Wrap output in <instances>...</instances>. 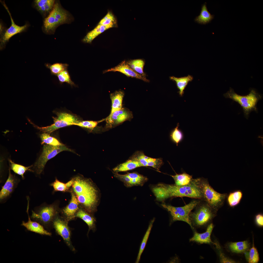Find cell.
<instances>
[{
  "mask_svg": "<svg viewBox=\"0 0 263 263\" xmlns=\"http://www.w3.org/2000/svg\"><path fill=\"white\" fill-rule=\"evenodd\" d=\"M115 22V19L114 15L112 12L109 11L106 15L100 21L98 24L105 25Z\"/></svg>",
  "mask_w": 263,
  "mask_h": 263,
  "instance_id": "cell-38",
  "label": "cell"
},
{
  "mask_svg": "<svg viewBox=\"0 0 263 263\" xmlns=\"http://www.w3.org/2000/svg\"><path fill=\"white\" fill-rule=\"evenodd\" d=\"M55 1L54 0H35L34 6L37 9L44 15L49 14L54 6Z\"/></svg>",
  "mask_w": 263,
  "mask_h": 263,
  "instance_id": "cell-20",
  "label": "cell"
},
{
  "mask_svg": "<svg viewBox=\"0 0 263 263\" xmlns=\"http://www.w3.org/2000/svg\"><path fill=\"white\" fill-rule=\"evenodd\" d=\"M92 214L83 208H80L75 216V217L82 219L87 225L88 227L87 235L91 230L94 232L96 230V219Z\"/></svg>",
  "mask_w": 263,
  "mask_h": 263,
  "instance_id": "cell-19",
  "label": "cell"
},
{
  "mask_svg": "<svg viewBox=\"0 0 263 263\" xmlns=\"http://www.w3.org/2000/svg\"><path fill=\"white\" fill-rule=\"evenodd\" d=\"M179 125L178 123L176 127L171 133L170 137L171 140L175 143L177 146L183 140L184 135L182 131L178 129Z\"/></svg>",
  "mask_w": 263,
  "mask_h": 263,
  "instance_id": "cell-32",
  "label": "cell"
},
{
  "mask_svg": "<svg viewBox=\"0 0 263 263\" xmlns=\"http://www.w3.org/2000/svg\"><path fill=\"white\" fill-rule=\"evenodd\" d=\"M40 137L42 144L46 143L47 144L54 146H58L63 144L56 139L51 136L47 133H42L40 135Z\"/></svg>",
  "mask_w": 263,
  "mask_h": 263,
  "instance_id": "cell-30",
  "label": "cell"
},
{
  "mask_svg": "<svg viewBox=\"0 0 263 263\" xmlns=\"http://www.w3.org/2000/svg\"><path fill=\"white\" fill-rule=\"evenodd\" d=\"M173 178L175 185L178 186H181L189 184L191 182L192 177L185 172L180 174H176L174 175H170Z\"/></svg>",
  "mask_w": 263,
  "mask_h": 263,
  "instance_id": "cell-25",
  "label": "cell"
},
{
  "mask_svg": "<svg viewBox=\"0 0 263 263\" xmlns=\"http://www.w3.org/2000/svg\"><path fill=\"white\" fill-rule=\"evenodd\" d=\"M75 180V178H73L71 180L65 183L66 186L68 189L74 184Z\"/></svg>",
  "mask_w": 263,
  "mask_h": 263,
  "instance_id": "cell-45",
  "label": "cell"
},
{
  "mask_svg": "<svg viewBox=\"0 0 263 263\" xmlns=\"http://www.w3.org/2000/svg\"><path fill=\"white\" fill-rule=\"evenodd\" d=\"M99 122L85 121H79L75 125L91 130H93L97 125Z\"/></svg>",
  "mask_w": 263,
  "mask_h": 263,
  "instance_id": "cell-37",
  "label": "cell"
},
{
  "mask_svg": "<svg viewBox=\"0 0 263 263\" xmlns=\"http://www.w3.org/2000/svg\"><path fill=\"white\" fill-rule=\"evenodd\" d=\"M148 157L145 155L143 152L139 151L134 154L131 159L137 161L141 166H147V159Z\"/></svg>",
  "mask_w": 263,
  "mask_h": 263,
  "instance_id": "cell-34",
  "label": "cell"
},
{
  "mask_svg": "<svg viewBox=\"0 0 263 263\" xmlns=\"http://www.w3.org/2000/svg\"><path fill=\"white\" fill-rule=\"evenodd\" d=\"M170 79L174 81L176 83L178 88L179 90V94L182 96L184 93V90L189 82L193 79V77L188 75L180 77H177L174 76L170 77Z\"/></svg>",
  "mask_w": 263,
  "mask_h": 263,
  "instance_id": "cell-23",
  "label": "cell"
},
{
  "mask_svg": "<svg viewBox=\"0 0 263 263\" xmlns=\"http://www.w3.org/2000/svg\"><path fill=\"white\" fill-rule=\"evenodd\" d=\"M117 71L121 73L128 77L136 78L146 82L149 81L145 76L138 73L133 70L125 61L122 62L114 67L105 70L103 71V73L109 72Z\"/></svg>",
  "mask_w": 263,
  "mask_h": 263,
  "instance_id": "cell-15",
  "label": "cell"
},
{
  "mask_svg": "<svg viewBox=\"0 0 263 263\" xmlns=\"http://www.w3.org/2000/svg\"><path fill=\"white\" fill-rule=\"evenodd\" d=\"M259 255L256 249L253 246L250 250L248 254V262L249 263H256L259 260Z\"/></svg>",
  "mask_w": 263,
  "mask_h": 263,
  "instance_id": "cell-35",
  "label": "cell"
},
{
  "mask_svg": "<svg viewBox=\"0 0 263 263\" xmlns=\"http://www.w3.org/2000/svg\"><path fill=\"white\" fill-rule=\"evenodd\" d=\"M214 15H211L208 10L207 3L205 2L202 5L200 14L194 19L195 22L201 24H206L211 22L214 18Z\"/></svg>",
  "mask_w": 263,
  "mask_h": 263,
  "instance_id": "cell-22",
  "label": "cell"
},
{
  "mask_svg": "<svg viewBox=\"0 0 263 263\" xmlns=\"http://www.w3.org/2000/svg\"><path fill=\"white\" fill-rule=\"evenodd\" d=\"M127 63L130 67L135 71L145 76V75L143 71L145 63L143 60L140 59L131 60L127 62Z\"/></svg>",
  "mask_w": 263,
  "mask_h": 263,
  "instance_id": "cell-26",
  "label": "cell"
},
{
  "mask_svg": "<svg viewBox=\"0 0 263 263\" xmlns=\"http://www.w3.org/2000/svg\"><path fill=\"white\" fill-rule=\"evenodd\" d=\"M154 220L155 219L154 218L150 223L148 228L141 243L139 252L135 262L136 263H138L139 262L141 255L145 247Z\"/></svg>",
  "mask_w": 263,
  "mask_h": 263,
  "instance_id": "cell-28",
  "label": "cell"
},
{
  "mask_svg": "<svg viewBox=\"0 0 263 263\" xmlns=\"http://www.w3.org/2000/svg\"><path fill=\"white\" fill-rule=\"evenodd\" d=\"M126 174L131 179L133 178H143L146 177L136 172L128 173Z\"/></svg>",
  "mask_w": 263,
  "mask_h": 263,
  "instance_id": "cell-43",
  "label": "cell"
},
{
  "mask_svg": "<svg viewBox=\"0 0 263 263\" xmlns=\"http://www.w3.org/2000/svg\"><path fill=\"white\" fill-rule=\"evenodd\" d=\"M116 22L105 25H98L93 29L89 32L82 40L85 43H90L100 34L106 30L116 26Z\"/></svg>",
  "mask_w": 263,
  "mask_h": 263,
  "instance_id": "cell-18",
  "label": "cell"
},
{
  "mask_svg": "<svg viewBox=\"0 0 263 263\" xmlns=\"http://www.w3.org/2000/svg\"><path fill=\"white\" fill-rule=\"evenodd\" d=\"M200 199H196L191 201L188 204L181 207H175L171 205L162 204V206L167 210L171 217V222L181 221L188 224L194 230L189 219V215L191 211L200 202Z\"/></svg>",
  "mask_w": 263,
  "mask_h": 263,
  "instance_id": "cell-7",
  "label": "cell"
},
{
  "mask_svg": "<svg viewBox=\"0 0 263 263\" xmlns=\"http://www.w3.org/2000/svg\"><path fill=\"white\" fill-rule=\"evenodd\" d=\"M196 179L202 195L201 199L206 202L216 212L223 204L226 195L215 190L207 179L201 178Z\"/></svg>",
  "mask_w": 263,
  "mask_h": 263,
  "instance_id": "cell-3",
  "label": "cell"
},
{
  "mask_svg": "<svg viewBox=\"0 0 263 263\" xmlns=\"http://www.w3.org/2000/svg\"><path fill=\"white\" fill-rule=\"evenodd\" d=\"M140 167H141V166L138 162L131 159L120 164L114 168L113 170L115 172L125 171Z\"/></svg>",
  "mask_w": 263,
  "mask_h": 263,
  "instance_id": "cell-24",
  "label": "cell"
},
{
  "mask_svg": "<svg viewBox=\"0 0 263 263\" xmlns=\"http://www.w3.org/2000/svg\"><path fill=\"white\" fill-rule=\"evenodd\" d=\"M19 181V180L11 174L9 168L8 178L4 185L2 187L0 191V203L5 202L11 196L17 187Z\"/></svg>",
  "mask_w": 263,
  "mask_h": 263,
  "instance_id": "cell-12",
  "label": "cell"
},
{
  "mask_svg": "<svg viewBox=\"0 0 263 263\" xmlns=\"http://www.w3.org/2000/svg\"><path fill=\"white\" fill-rule=\"evenodd\" d=\"M54 123L45 127H39L29 121L34 126L44 133L49 134L59 128L67 126L75 125L79 121L74 115L66 113H60L57 114V117L54 119Z\"/></svg>",
  "mask_w": 263,
  "mask_h": 263,
  "instance_id": "cell-9",
  "label": "cell"
},
{
  "mask_svg": "<svg viewBox=\"0 0 263 263\" xmlns=\"http://www.w3.org/2000/svg\"><path fill=\"white\" fill-rule=\"evenodd\" d=\"M50 185L53 187L55 191L65 192L68 189L65 183L60 181L57 179Z\"/></svg>",
  "mask_w": 263,
  "mask_h": 263,
  "instance_id": "cell-39",
  "label": "cell"
},
{
  "mask_svg": "<svg viewBox=\"0 0 263 263\" xmlns=\"http://www.w3.org/2000/svg\"><path fill=\"white\" fill-rule=\"evenodd\" d=\"M223 96L225 98L230 99L240 104L242 108L244 117L247 119L248 118L252 111L257 112V103L262 98L261 95L252 88L250 89L249 94L243 96L238 94L233 88L230 87Z\"/></svg>",
  "mask_w": 263,
  "mask_h": 263,
  "instance_id": "cell-2",
  "label": "cell"
},
{
  "mask_svg": "<svg viewBox=\"0 0 263 263\" xmlns=\"http://www.w3.org/2000/svg\"><path fill=\"white\" fill-rule=\"evenodd\" d=\"M68 221L63 217L57 215L53 223V227L56 233L63 238L70 250L75 251L71 240V232L68 224Z\"/></svg>",
  "mask_w": 263,
  "mask_h": 263,
  "instance_id": "cell-10",
  "label": "cell"
},
{
  "mask_svg": "<svg viewBox=\"0 0 263 263\" xmlns=\"http://www.w3.org/2000/svg\"><path fill=\"white\" fill-rule=\"evenodd\" d=\"M242 197V193L239 191L230 193L228 198L229 205L231 207L237 205L239 203Z\"/></svg>",
  "mask_w": 263,
  "mask_h": 263,
  "instance_id": "cell-31",
  "label": "cell"
},
{
  "mask_svg": "<svg viewBox=\"0 0 263 263\" xmlns=\"http://www.w3.org/2000/svg\"><path fill=\"white\" fill-rule=\"evenodd\" d=\"M214 227L213 224L211 223L208 226L206 232L204 233H200L195 231L193 236L189 239V241L201 244L214 243L211 238V235Z\"/></svg>",
  "mask_w": 263,
  "mask_h": 263,
  "instance_id": "cell-17",
  "label": "cell"
},
{
  "mask_svg": "<svg viewBox=\"0 0 263 263\" xmlns=\"http://www.w3.org/2000/svg\"><path fill=\"white\" fill-rule=\"evenodd\" d=\"M60 83H66L71 86H75L74 83L71 80L67 69L65 70L58 74L56 76Z\"/></svg>",
  "mask_w": 263,
  "mask_h": 263,
  "instance_id": "cell-33",
  "label": "cell"
},
{
  "mask_svg": "<svg viewBox=\"0 0 263 263\" xmlns=\"http://www.w3.org/2000/svg\"><path fill=\"white\" fill-rule=\"evenodd\" d=\"M249 247V244L248 243L234 249L232 251L236 253H241L245 251Z\"/></svg>",
  "mask_w": 263,
  "mask_h": 263,
  "instance_id": "cell-41",
  "label": "cell"
},
{
  "mask_svg": "<svg viewBox=\"0 0 263 263\" xmlns=\"http://www.w3.org/2000/svg\"><path fill=\"white\" fill-rule=\"evenodd\" d=\"M27 206L26 212L28 214V220L27 222L23 221L21 225L25 227L28 230L42 235L50 236L51 233L46 230L44 226L39 223L31 220L29 214L30 198L28 196L27 197Z\"/></svg>",
  "mask_w": 263,
  "mask_h": 263,
  "instance_id": "cell-14",
  "label": "cell"
},
{
  "mask_svg": "<svg viewBox=\"0 0 263 263\" xmlns=\"http://www.w3.org/2000/svg\"><path fill=\"white\" fill-rule=\"evenodd\" d=\"M64 151L74 152L63 144L58 146L44 145L41 154L34 165L33 168L34 172L38 175H40L43 171L45 165L48 160L55 157L59 153Z\"/></svg>",
  "mask_w": 263,
  "mask_h": 263,
  "instance_id": "cell-8",
  "label": "cell"
},
{
  "mask_svg": "<svg viewBox=\"0 0 263 263\" xmlns=\"http://www.w3.org/2000/svg\"><path fill=\"white\" fill-rule=\"evenodd\" d=\"M190 214L189 219L193 227L200 228L208 225L215 216L216 212L206 202L200 199Z\"/></svg>",
  "mask_w": 263,
  "mask_h": 263,
  "instance_id": "cell-5",
  "label": "cell"
},
{
  "mask_svg": "<svg viewBox=\"0 0 263 263\" xmlns=\"http://www.w3.org/2000/svg\"><path fill=\"white\" fill-rule=\"evenodd\" d=\"M79 204L76 195L73 192H72L70 202L62 211L63 217L68 222L74 219L76 213L80 208Z\"/></svg>",
  "mask_w": 263,
  "mask_h": 263,
  "instance_id": "cell-16",
  "label": "cell"
},
{
  "mask_svg": "<svg viewBox=\"0 0 263 263\" xmlns=\"http://www.w3.org/2000/svg\"><path fill=\"white\" fill-rule=\"evenodd\" d=\"M45 66L50 70L52 75L56 76L63 71L67 69L69 65L67 64L57 63L52 64L46 63Z\"/></svg>",
  "mask_w": 263,
  "mask_h": 263,
  "instance_id": "cell-27",
  "label": "cell"
},
{
  "mask_svg": "<svg viewBox=\"0 0 263 263\" xmlns=\"http://www.w3.org/2000/svg\"><path fill=\"white\" fill-rule=\"evenodd\" d=\"M70 19L68 12L63 9L59 3L55 2L52 10L44 20V31L47 33H53L59 26L69 22Z\"/></svg>",
  "mask_w": 263,
  "mask_h": 263,
  "instance_id": "cell-4",
  "label": "cell"
},
{
  "mask_svg": "<svg viewBox=\"0 0 263 263\" xmlns=\"http://www.w3.org/2000/svg\"><path fill=\"white\" fill-rule=\"evenodd\" d=\"M2 3L9 15L11 24L10 27L7 29L1 35L0 39V50H2L5 47L6 44L12 37L24 31L28 27V25L27 24L22 26H19L16 25L14 22L10 12L4 2H3Z\"/></svg>",
  "mask_w": 263,
  "mask_h": 263,
  "instance_id": "cell-11",
  "label": "cell"
},
{
  "mask_svg": "<svg viewBox=\"0 0 263 263\" xmlns=\"http://www.w3.org/2000/svg\"><path fill=\"white\" fill-rule=\"evenodd\" d=\"M124 94L122 91H116L110 95L112 102L111 114L119 110L122 108V103Z\"/></svg>",
  "mask_w": 263,
  "mask_h": 263,
  "instance_id": "cell-21",
  "label": "cell"
},
{
  "mask_svg": "<svg viewBox=\"0 0 263 263\" xmlns=\"http://www.w3.org/2000/svg\"><path fill=\"white\" fill-rule=\"evenodd\" d=\"M159 190L161 196L167 199L172 197H187L201 199L202 195L196 179H192L188 184L181 186L161 184Z\"/></svg>",
  "mask_w": 263,
  "mask_h": 263,
  "instance_id": "cell-1",
  "label": "cell"
},
{
  "mask_svg": "<svg viewBox=\"0 0 263 263\" xmlns=\"http://www.w3.org/2000/svg\"><path fill=\"white\" fill-rule=\"evenodd\" d=\"M59 210L55 205H42L32 210L30 218L42 225L45 229L49 230L53 227V221L58 215Z\"/></svg>",
  "mask_w": 263,
  "mask_h": 263,
  "instance_id": "cell-6",
  "label": "cell"
},
{
  "mask_svg": "<svg viewBox=\"0 0 263 263\" xmlns=\"http://www.w3.org/2000/svg\"><path fill=\"white\" fill-rule=\"evenodd\" d=\"M248 243L247 241L231 243L229 244V247L232 251L234 249Z\"/></svg>",
  "mask_w": 263,
  "mask_h": 263,
  "instance_id": "cell-42",
  "label": "cell"
},
{
  "mask_svg": "<svg viewBox=\"0 0 263 263\" xmlns=\"http://www.w3.org/2000/svg\"><path fill=\"white\" fill-rule=\"evenodd\" d=\"M147 160V166L151 167L159 170L163 164V161L161 158H153L148 157Z\"/></svg>",
  "mask_w": 263,
  "mask_h": 263,
  "instance_id": "cell-36",
  "label": "cell"
},
{
  "mask_svg": "<svg viewBox=\"0 0 263 263\" xmlns=\"http://www.w3.org/2000/svg\"><path fill=\"white\" fill-rule=\"evenodd\" d=\"M9 162L10 163V169L15 173L20 175L23 179L24 178V175L26 171H32L30 168L33 166L26 167L16 164L11 160H9Z\"/></svg>",
  "mask_w": 263,
  "mask_h": 263,
  "instance_id": "cell-29",
  "label": "cell"
},
{
  "mask_svg": "<svg viewBox=\"0 0 263 263\" xmlns=\"http://www.w3.org/2000/svg\"><path fill=\"white\" fill-rule=\"evenodd\" d=\"M256 221L257 224L259 225L262 226L263 225V216L261 214H259L256 216Z\"/></svg>",
  "mask_w": 263,
  "mask_h": 263,
  "instance_id": "cell-44",
  "label": "cell"
},
{
  "mask_svg": "<svg viewBox=\"0 0 263 263\" xmlns=\"http://www.w3.org/2000/svg\"><path fill=\"white\" fill-rule=\"evenodd\" d=\"M132 113L128 110L122 108L110 114L106 119L107 124L110 126L117 125L132 118Z\"/></svg>",
  "mask_w": 263,
  "mask_h": 263,
  "instance_id": "cell-13",
  "label": "cell"
},
{
  "mask_svg": "<svg viewBox=\"0 0 263 263\" xmlns=\"http://www.w3.org/2000/svg\"><path fill=\"white\" fill-rule=\"evenodd\" d=\"M116 177L121 180L129 186L131 185V179L129 177L127 174L121 175L118 174H116Z\"/></svg>",
  "mask_w": 263,
  "mask_h": 263,
  "instance_id": "cell-40",
  "label": "cell"
}]
</instances>
